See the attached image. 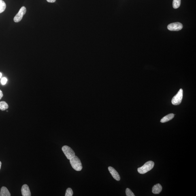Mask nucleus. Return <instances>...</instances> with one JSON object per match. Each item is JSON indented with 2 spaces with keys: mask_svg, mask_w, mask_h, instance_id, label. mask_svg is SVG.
Wrapping results in <instances>:
<instances>
[{
  "mask_svg": "<svg viewBox=\"0 0 196 196\" xmlns=\"http://www.w3.org/2000/svg\"><path fill=\"white\" fill-rule=\"evenodd\" d=\"M72 167L73 168L77 171H80L82 170V163L79 158L75 156L71 159H70Z\"/></svg>",
  "mask_w": 196,
  "mask_h": 196,
  "instance_id": "obj_1",
  "label": "nucleus"
},
{
  "mask_svg": "<svg viewBox=\"0 0 196 196\" xmlns=\"http://www.w3.org/2000/svg\"><path fill=\"white\" fill-rule=\"evenodd\" d=\"M154 163L152 161H149L145 163L142 167L138 168L137 169L138 171L141 174H145L148 171L151 170L153 168Z\"/></svg>",
  "mask_w": 196,
  "mask_h": 196,
  "instance_id": "obj_2",
  "label": "nucleus"
},
{
  "mask_svg": "<svg viewBox=\"0 0 196 196\" xmlns=\"http://www.w3.org/2000/svg\"><path fill=\"white\" fill-rule=\"evenodd\" d=\"M62 150L67 159L70 160L75 156V152L70 147L65 145L62 147Z\"/></svg>",
  "mask_w": 196,
  "mask_h": 196,
  "instance_id": "obj_3",
  "label": "nucleus"
},
{
  "mask_svg": "<svg viewBox=\"0 0 196 196\" xmlns=\"http://www.w3.org/2000/svg\"><path fill=\"white\" fill-rule=\"evenodd\" d=\"M183 96V90L180 89L177 95L173 97L171 101L172 104L175 105H180L182 101Z\"/></svg>",
  "mask_w": 196,
  "mask_h": 196,
  "instance_id": "obj_4",
  "label": "nucleus"
},
{
  "mask_svg": "<svg viewBox=\"0 0 196 196\" xmlns=\"http://www.w3.org/2000/svg\"><path fill=\"white\" fill-rule=\"evenodd\" d=\"M183 28V25L180 22L173 23L167 26V29L171 31H179Z\"/></svg>",
  "mask_w": 196,
  "mask_h": 196,
  "instance_id": "obj_5",
  "label": "nucleus"
},
{
  "mask_svg": "<svg viewBox=\"0 0 196 196\" xmlns=\"http://www.w3.org/2000/svg\"><path fill=\"white\" fill-rule=\"evenodd\" d=\"M26 12V9L25 7H22L20 9L18 14L16 15L14 18V21L15 22H19L22 19L24 15Z\"/></svg>",
  "mask_w": 196,
  "mask_h": 196,
  "instance_id": "obj_6",
  "label": "nucleus"
},
{
  "mask_svg": "<svg viewBox=\"0 0 196 196\" xmlns=\"http://www.w3.org/2000/svg\"><path fill=\"white\" fill-rule=\"evenodd\" d=\"M108 169L109 172H110L113 178L116 180L120 181V177L117 171L114 167L111 166H109Z\"/></svg>",
  "mask_w": 196,
  "mask_h": 196,
  "instance_id": "obj_7",
  "label": "nucleus"
},
{
  "mask_svg": "<svg viewBox=\"0 0 196 196\" xmlns=\"http://www.w3.org/2000/svg\"><path fill=\"white\" fill-rule=\"evenodd\" d=\"M21 192L23 196H31V191L27 184H24L23 185L21 189Z\"/></svg>",
  "mask_w": 196,
  "mask_h": 196,
  "instance_id": "obj_8",
  "label": "nucleus"
},
{
  "mask_svg": "<svg viewBox=\"0 0 196 196\" xmlns=\"http://www.w3.org/2000/svg\"><path fill=\"white\" fill-rule=\"evenodd\" d=\"M162 189H163V187H162L161 184H156L152 188V193L155 194H159L161 192Z\"/></svg>",
  "mask_w": 196,
  "mask_h": 196,
  "instance_id": "obj_9",
  "label": "nucleus"
},
{
  "mask_svg": "<svg viewBox=\"0 0 196 196\" xmlns=\"http://www.w3.org/2000/svg\"><path fill=\"white\" fill-rule=\"evenodd\" d=\"M11 194L7 188L3 186L1 188L0 196H10Z\"/></svg>",
  "mask_w": 196,
  "mask_h": 196,
  "instance_id": "obj_10",
  "label": "nucleus"
},
{
  "mask_svg": "<svg viewBox=\"0 0 196 196\" xmlns=\"http://www.w3.org/2000/svg\"><path fill=\"white\" fill-rule=\"evenodd\" d=\"M174 114H168L167 115L163 117L161 120V122L162 123H165L169 121L172 119L174 117Z\"/></svg>",
  "mask_w": 196,
  "mask_h": 196,
  "instance_id": "obj_11",
  "label": "nucleus"
},
{
  "mask_svg": "<svg viewBox=\"0 0 196 196\" xmlns=\"http://www.w3.org/2000/svg\"><path fill=\"white\" fill-rule=\"evenodd\" d=\"M8 108L9 105L5 102H0V110L4 111L7 110Z\"/></svg>",
  "mask_w": 196,
  "mask_h": 196,
  "instance_id": "obj_12",
  "label": "nucleus"
},
{
  "mask_svg": "<svg viewBox=\"0 0 196 196\" xmlns=\"http://www.w3.org/2000/svg\"><path fill=\"white\" fill-rule=\"evenodd\" d=\"M6 4L4 1L0 0V13L4 12L6 8Z\"/></svg>",
  "mask_w": 196,
  "mask_h": 196,
  "instance_id": "obj_13",
  "label": "nucleus"
},
{
  "mask_svg": "<svg viewBox=\"0 0 196 196\" xmlns=\"http://www.w3.org/2000/svg\"><path fill=\"white\" fill-rule=\"evenodd\" d=\"M181 4V0H173V6L174 9H177L180 7Z\"/></svg>",
  "mask_w": 196,
  "mask_h": 196,
  "instance_id": "obj_14",
  "label": "nucleus"
},
{
  "mask_svg": "<svg viewBox=\"0 0 196 196\" xmlns=\"http://www.w3.org/2000/svg\"><path fill=\"white\" fill-rule=\"evenodd\" d=\"M73 195V191L70 188H68L66 191L65 196H72Z\"/></svg>",
  "mask_w": 196,
  "mask_h": 196,
  "instance_id": "obj_15",
  "label": "nucleus"
},
{
  "mask_svg": "<svg viewBox=\"0 0 196 196\" xmlns=\"http://www.w3.org/2000/svg\"><path fill=\"white\" fill-rule=\"evenodd\" d=\"M126 194L127 196H135L133 192L129 188H127L125 191Z\"/></svg>",
  "mask_w": 196,
  "mask_h": 196,
  "instance_id": "obj_16",
  "label": "nucleus"
},
{
  "mask_svg": "<svg viewBox=\"0 0 196 196\" xmlns=\"http://www.w3.org/2000/svg\"><path fill=\"white\" fill-rule=\"evenodd\" d=\"M7 81V79L6 78H3L1 79V83L2 85H4L6 84Z\"/></svg>",
  "mask_w": 196,
  "mask_h": 196,
  "instance_id": "obj_17",
  "label": "nucleus"
},
{
  "mask_svg": "<svg viewBox=\"0 0 196 196\" xmlns=\"http://www.w3.org/2000/svg\"><path fill=\"white\" fill-rule=\"evenodd\" d=\"M3 96V93L2 92V90H0V100H1L2 97Z\"/></svg>",
  "mask_w": 196,
  "mask_h": 196,
  "instance_id": "obj_18",
  "label": "nucleus"
},
{
  "mask_svg": "<svg viewBox=\"0 0 196 196\" xmlns=\"http://www.w3.org/2000/svg\"><path fill=\"white\" fill-rule=\"evenodd\" d=\"M47 1L50 3H54L55 2L56 0H47Z\"/></svg>",
  "mask_w": 196,
  "mask_h": 196,
  "instance_id": "obj_19",
  "label": "nucleus"
},
{
  "mask_svg": "<svg viewBox=\"0 0 196 196\" xmlns=\"http://www.w3.org/2000/svg\"><path fill=\"white\" fill-rule=\"evenodd\" d=\"M1 165H2V163L1 161H0V170H1Z\"/></svg>",
  "mask_w": 196,
  "mask_h": 196,
  "instance_id": "obj_20",
  "label": "nucleus"
},
{
  "mask_svg": "<svg viewBox=\"0 0 196 196\" xmlns=\"http://www.w3.org/2000/svg\"><path fill=\"white\" fill-rule=\"evenodd\" d=\"M2 76V73L0 72V78H1Z\"/></svg>",
  "mask_w": 196,
  "mask_h": 196,
  "instance_id": "obj_21",
  "label": "nucleus"
}]
</instances>
